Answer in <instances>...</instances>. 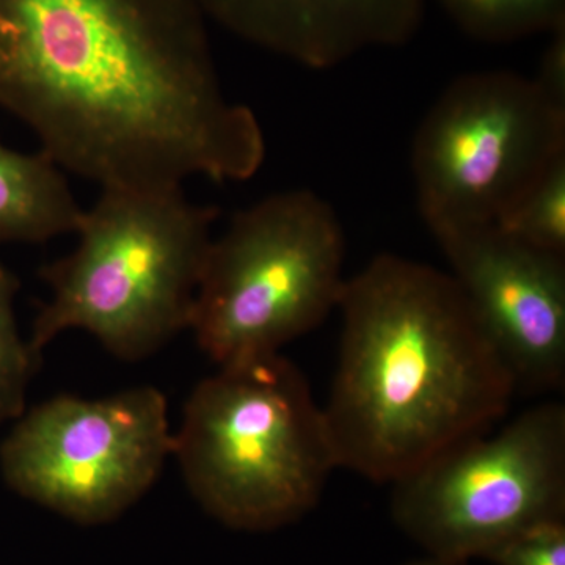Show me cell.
Returning <instances> with one entry per match:
<instances>
[{"label":"cell","instance_id":"1","mask_svg":"<svg viewBox=\"0 0 565 565\" xmlns=\"http://www.w3.org/2000/svg\"><path fill=\"white\" fill-rule=\"evenodd\" d=\"M0 109L102 189L247 181L266 158L195 0H0Z\"/></svg>","mask_w":565,"mask_h":565},{"label":"cell","instance_id":"2","mask_svg":"<svg viewBox=\"0 0 565 565\" xmlns=\"http://www.w3.org/2000/svg\"><path fill=\"white\" fill-rule=\"evenodd\" d=\"M322 405L338 468L394 484L497 427L519 392L451 274L382 253L348 277Z\"/></svg>","mask_w":565,"mask_h":565},{"label":"cell","instance_id":"3","mask_svg":"<svg viewBox=\"0 0 565 565\" xmlns=\"http://www.w3.org/2000/svg\"><path fill=\"white\" fill-rule=\"evenodd\" d=\"M217 217L182 188L102 189L82 211L76 247L41 273L51 299L33 322V351L74 329L118 359L159 351L189 329Z\"/></svg>","mask_w":565,"mask_h":565},{"label":"cell","instance_id":"4","mask_svg":"<svg viewBox=\"0 0 565 565\" xmlns=\"http://www.w3.org/2000/svg\"><path fill=\"white\" fill-rule=\"evenodd\" d=\"M173 456L203 511L245 533L310 514L338 468L310 382L281 352L218 366L200 382Z\"/></svg>","mask_w":565,"mask_h":565},{"label":"cell","instance_id":"5","mask_svg":"<svg viewBox=\"0 0 565 565\" xmlns=\"http://www.w3.org/2000/svg\"><path fill=\"white\" fill-rule=\"evenodd\" d=\"M345 236L308 189L277 192L212 237L189 330L217 366L280 353L338 308Z\"/></svg>","mask_w":565,"mask_h":565},{"label":"cell","instance_id":"6","mask_svg":"<svg viewBox=\"0 0 565 565\" xmlns=\"http://www.w3.org/2000/svg\"><path fill=\"white\" fill-rule=\"evenodd\" d=\"M394 523L427 555L486 556L519 531L565 519V407H531L392 484Z\"/></svg>","mask_w":565,"mask_h":565},{"label":"cell","instance_id":"7","mask_svg":"<svg viewBox=\"0 0 565 565\" xmlns=\"http://www.w3.org/2000/svg\"><path fill=\"white\" fill-rule=\"evenodd\" d=\"M565 152V109L514 71L457 77L412 147L416 199L430 232L497 223Z\"/></svg>","mask_w":565,"mask_h":565},{"label":"cell","instance_id":"8","mask_svg":"<svg viewBox=\"0 0 565 565\" xmlns=\"http://www.w3.org/2000/svg\"><path fill=\"white\" fill-rule=\"evenodd\" d=\"M173 455L167 401L152 386L103 399L58 396L24 412L0 445L3 481L79 525L125 514Z\"/></svg>","mask_w":565,"mask_h":565},{"label":"cell","instance_id":"9","mask_svg":"<svg viewBox=\"0 0 565 565\" xmlns=\"http://www.w3.org/2000/svg\"><path fill=\"white\" fill-rule=\"evenodd\" d=\"M433 234L516 388H563L564 256L520 243L494 223L448 226Z\"/></svg>","mask_w":565,"mask_h":565},{"label":"cell","instance_id":"10","mask_svg":"<svg viewBox=\"0 0 565 565\" xmlns=\"http://www.w3.org/2000/svg\"><path fill=\"white\" fill-rule=\"evenodd\" d=\"M207 21L311 70L374 47L404 46L422 28L426 0H195Z\"/></svg>","mask_w":565,"mask_h":565},{"label":"cell","instance_id":"11","mask_svg":"<svg viewBox=\"0 0 565 565\" xmlns=\"http://www.w3.org/2000/svg\"><path fill=\"white\" fill-rule=\"evenodd\" d=\"M82 207L61 167L0 145V245L39 244L74 233Z\"/></svg>","mask_w":565,"mask_h":565},{"label":"cell","instance_id":"12","mask_svg":"<svg viewBox=\"0 0 565 565\" xmlns=\"http://www.w3.org/2000/svg\"><path fill=\"white\" fill-rule=\"evenodd\" d=\"M457 28L482 43H512L565 28V0H437Z\"/></svg>","mask_w":565,"mask_h":565},{"label":"cell","instance_id":"13","mask_svg":"<svg viewBox=\"0 0 565 565\" xmlns=\"http://www.w3.org/2000/svg\"><path fill=\"white\" fill-rule=\"evenodd\" d=\"M494 225L520 243L565 258V152Z\"/></svg>","mask_w":565,"mask_h":565},{"label":"cell","instance_id":"14","mask_svg":"<svg viewBox=\"0 0 565 565\" xmlns=\"http://www.w3.org/2000/svg\"><path fill=\"white\" fill-rule=\"evenodd\" d=\"M17 292V277L0 264V427L24 414L29 384L39 362V353L18 327Z\"/></svg>","mask_w":565,"mask_h":565},{"label":"cell","instance_id":"15","mask_svg":"<svg viewBox=\"0 0 565 565\" xmlns=\"http://www.w3.org/2000/svg\"><path fill=\"white\" fill-rule=\"evenodd\" d=\"M486 559L494 565H565V519L545 520L519 531Z\"/></svg>","mask_w":565,"mask_h":565},{"label":"cell","instance_id":"16","mask_svg":"<svg viewBox=\"0 0 565 565\" xmlns=\"http://www.w3.org/2000/svg\"><path fill=\"white\" fill-rule=\"evenodd\" d=\"M533 81L550 102L565 109V28L550 33L548 46Z\"/></svg>","mask_w":565,"mask_h":565},{"label":"cell","instance_id":"17","mask_svg":"<svg viewBox=\"0 0 565 565\" xmlns=\"http://www.w3.org/2000/svg\"><path fill=\"white\" fill-rule=\"evenodd\" d=\"M405 565H467V563H452V561L438 559V557H426V559L415 561V563Z\"/></svg>","mask_w":565,"mask_h":565}]
</instances>
